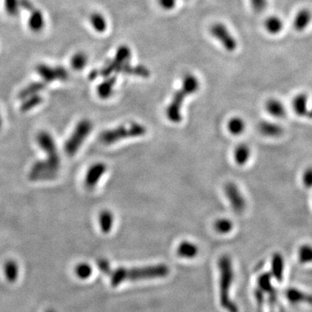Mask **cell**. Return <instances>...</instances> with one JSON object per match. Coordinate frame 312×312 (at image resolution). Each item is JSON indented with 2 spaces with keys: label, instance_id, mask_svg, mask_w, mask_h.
I'll return each mask as SVG.
<instances>
[{
  "label": "cell",
  "instance_id": "1",
  "mask_svg": "<svg viewBox=\"0 0 312 312\" xmlns=\"http://www.w3.org/2000/svg\"><path fill=\"white\" fill-rule=\"evenodd\" d=\"M96 264L101 271L109 277L113 287L119 286L123 282L161 279L169 274L168 266L162 264L143 267H119L117 269H112L106 259H98Z\"/></svg>",
  "mask_w": 312,
  "mask_h": 312
},
{
  "label": "cell",
  "instance_id": "2",
  "mask_svg": "<svg viewBox=\"0 0 312 312\" xmlns=\"http://www.w3.org/2000/svg\"><path fill=\"white\" fill-rule=\"evenodd\" d=\"M199 88H200V83L195 75L192 74L185 75L182 81L181 89L174 93L173 99L166 109V114L168 120L174 123L181 122L182 120L181 108L184 103L185 98L193 93L197 92Z\"/></svg>",
  "mask_w": 312,
  "mask_h": 312
},
{
  "label": "cell",
  "instance_id": "3",
  "mask_svg": "<svg viewBox=\"0 0 312 312\" xmlns=\"http://www.w3.org/2000/svg\"><path fill=\"white\" fill-rule=\"evenodd\" d=\"M220 269V300L221 306L228 312H239L237 304L230 297V290L233 281V269L230 257L223 255L219 259Z\"/></svg>",
  "mask_w": 312,
  "mask_h": 312
},
{
  "label": "cell",
  "instance_id": "4",
  "mask_svg": "<svg viewBox=\"0 0 312 312\" xmlns=\"http://www.w3.org/2000/svg\"><path fill=\"white\" fill-rule=\"evenodd\" d=\"M146 133H147V128L142 124L138 123H130L103 131L100 134V141L104 144L109 145L120 142L126 138L142 136Z\"/></svg>",
  "mask_w": 312,
  "mask_h": 312
},
{
  "label": "cell",
  "instance_id": "5",
  "mask_svg": "<svg viewBox=\"0 0 312 312\" xmlns=\"http://www.w3.org/2000/svg\"><path fill=\"white\" fill-rule=\"evenodd\" d=\"M93 129V124L88 119L80 121L75 125L72 134L68 138L64 145V151L69 156H74L81 148L84 141L89 136Z\"/></svg>",
  "mask_w": 312,
  "mask_h": 312
},
{
  "label": "cell",
  "instance_id": "6",
  "mask_svg": "<svg viewBox=\"0 0 312 312\" xmlns=\"http://www.w3.org/2000/svg\"><path fill=\"white\" fill-rule=\"evenodd\" d=\"M36 142L38 144L39 148L46 153L47 158L45 161H47L52 166L60 169L61 159L53 136L47 131L39 132L36 135Z\"/></svg>",
  "mask_w": 312,
  "mask_h": 312
},
{
  "label": "cell",
  "instance_id": "7",
  "mask_svg": "<svg viewBox=\"0 0 312 312\" xmlns=\"http://www.w3.org/2000/svg\"><path fill=\"white\" fill-rule=\"evenodd\" d=\"M131 56V51L129 48L127 46H121L117 50L116 54L114 56V59L110 64H107L103 70H101V75L104 77L110 76L113 72H120L127 70L128 66H126V64Z\"/></svg>",
  "mask_w": 312,
  "mask_h": 312
},
{
  "label": "cell",
  "instance_id": "8",
  "mask_svg": "<svg viewBox=\"0 0 312 312\" xmlns=\"http://www.w3.org/2000/svg\"><path fill=\"white\" fill-rule=\"evenodd\" d=\"M59 169L47 161H38L31 166L29 171V179L32 181H50L56 178Z\"/></svg>",
  "mask_w": 312,
  "mask_h": 312
},
{
  "label": "cell",
  "instance_id": "9",
  "mask_svg": "<svg viewBox=\"0 0 312 312\" xmlns=\"http://www.w3.org/2000/svg\"><path fill=\"white\" fill-rule=\"evenodd\" d=\"M21 9L28 11L30 13L28 20V26L33 32H40L45 28V18L44 13L34 6L31 0H20Z\"/></svg>",
  "mask_w": 312,
  "mask_h": 312
},
{
  "label": "cell",
  "instance_id": "10",
  "mask_svg": "<svg viewBox=\"0 0 312 312\" xmlns=\"http://www.w3.org/2000/svg\"><path fill=\"white\" fill-rule=\"evenodd\" d=\"M210 32L215 38L217 39L220 45L229 52H233L238 47L237 40L234 38L226 25L217 23L211 26Z\"/></svg>",
  "mask_w": 312,
  "mask_h": 312
},
{
  "label": "cell",
  "instance_id": "11",
  "mask_svg": "<svg viewBox=\"0 0 312 312\" xmlns=\"http://www.w3.org/2000/svg\"><path fill=\"white\" fill-rule=\"evenodd\" d=\"M36 71L45 84H50L54 81H65L69 77L68 70L63 66L52 67L47 64H40L36 66Z\"/></svg>",
  "mask_w": 312,
  "mask_h": 312
},
{
  "label": "cell",
  "instance_id": "12",
  "mask_svg": "<svg viewBox=\"0 0 312 312\" xmlns=\"http://www.w3.org/2000/svg\"><path fill=\"white\" fill-rule=\"evenodd\" d=\"M225 193L231 204V208L234 212L241 213L244 212L246 206V201L240 192L237 185L233 182H228L225 185Z\"/></svg>",
  "mask_w": 312,
  "mask_h": 312
},
{
  "label": "cell",
  "instance_id": "13",
  "mask_svg": "<svg viewBox=\"0 0 312 312\" xmlns=\"http://www.w3.org/2000/svg\"><path fill=\"white\" fill-rule=\"evenodd\" d=\"M107 166L103 162L91 165L87 171L84 184L88 189H93L98 184L101 179L106 173Z\"/></svg>",
  "mask_w": 312,
  "mask_h": 312
},
{
  "label": "cell",
  "instance_id": "14",
  "mask_svg": "<svg viewBox=\"0 0 312 312\" xmlns=\"http://www.w3.org/2000/svg\"><path fill=\"white\" fill-rule=\"evenodd\" d=\"M271 279H272L271 273H262L258 279V284H259V290H262L265 294H267L270 304H274L277 302L278 294H277L275 288L273 287L272 284H271Z\"/></svg>",
  "mask_w": 312,
  "mask_h": 312
},
{
  "label": "cell",
  "instance_id": "15",
  "mask_svg": "<svg viewBox=\"0 0 312 312\" xmlns=\"http://www.w3.org/2000/svg\"><path fill=\"white\" fill-rule=\"evenodd\" d=\"M285 297L290 304H312V294L304 292L296 288H289L285 290Z\"/></svg>",
  "mask_w": 312,
  "mask_h": 312
},
{
  "label": "cell",
  "instance_id": "16",
  "mask_svg": "<svg viewBox=\"0 0 312 312\" xmlns=\"http://www.w3.org/2000/svg\"><path fill=\"white\" fill-rule=\"evenodd\" d=\"M258 129L260 134L266 137L276 138L279 137L284 133V129L279 124L267 121H262L259 123Z\"/></svg>",
  "mask_w": 312,
  "mask_h": 312
},
{
  "label": "cell",
  "instance_id": "17",
  "mask_svg": "<svg viewBox=\"0 0 312 312\" xmlns=\"http://www.w3.org/2000/svg\"><path fill=\"white\" fill-rule=\"evenodd\" d=\"M284 258L281 254L275 252L271 258V270L270 273L272 278L276 279L277 281L281 282L284 276Z\"/></svg>",
  "mask_w": 312,
  "mask_h": 312
},
{
  "label": "cell",
  "instance_id": "18",
  "mask_svg": "<svg viewBox=\"0 0 312 312\" xmlns=\"http://www.w3.org/2000/svg\"><path fill=\"white\" fill-rule=\"evenodd\" d=\"M311 11L308 9H302L298 11L294 18V28L296 31H303L308 27L309 23L311 22Z\"/></svg>",
  "mask_w": 312,
  "mask_h": 312
},
{
  "label": "cell",
  "instance_id": "19",
  "mask_svg": "<svg viewBox=\"0 0 312 312\" xmlns=\"http://www.w3.org/2000/svg\"><path fill=\"white\" fill-rule=\"evenodd\" d=\"M293 110L298 116H307L308 114V96L305 94H299L292 101Z\"/></svg>",
  "mask_w": 312,
  "mask_h": 312
},
{
  "label": "cell",
  "instance_id": "20",
  "mask_svg": "<svg viewBox=\"0 0 312 312\" xmlns=\"http://www.w3.org/2000/svg\"><path fill=\"white\" fill-rule=\"evenodd\" d=\"M5 278L9 283H15L20 276V266L15 260L9 259L4 265Z\"/></svg>",
  "mask_w": 312,
  "mask_h": 312
},
{
  "label": "cell",
  "instance_id": "21",
  "mask_svg": "<svg viewBox=\"0 0 312 312\" xmlns=\"http://www.w3.org/2000/svg\"><path fill=\"white\" fill-rule=\"evenodd\" d=\"M265 109L268 114L276 118H282L286 114V109L283 103L277 99H270L265 103Z\"/></svg>",
  "mask_w": 312,
  "mask_h": 312
},
{
  "label": "cell",
  "instance_id": "22",
  "mask_svg": "<svg viewBox=\"0 0 312 312\" xmlns=\"http://www.w3.org/2000/svg\"><path fill=\"white\" fill-rule=\"evenodd\" d=\"M198 252V246L189 241H183L177 247V254L184 259H193Z\"/></svg>",
  "mask_w": 312,
  "mask_h": 312
},
{
  "label": "cell",
  "instance_id": "23",
  "mask_svg": "<svg viewBox=\"0 0 312 312\" xmlns=\"http://www.w3.org/2000/svg\"><path fill=\"white\" fill-rule=\"evenodd\" d=\"M45 87H46V84L45 82L31 83V84H28L27 86L25 87L24 89H21V91L18 94V98L21 100H24L25 98L31 96V95H37L45 89Z\"/></svg>",
  "mask_w": 312,
  "mask_h": 312
},
{
  "label": "cell",
  "instance_id": "24",
  "mask_svg": "<svg viewBox=\"0 0 312 312\" xmlns=\"http://www.w3.org/2000/svg\"><path fill=\"white\" fill-rule=\"evenodd\" d=\"M250 156H251V149L245 143L239 144L236 148H234V161L240 166H243L248 162Z\"/></svg>",
  "mask_w": 312,
  "mask_h": 312
},
{
  "label": "cell",
  "instance_id": "25",
  "mask_svg": "<svg viewBox=\"0 0 312 312\" xmlns=\"http://www.w3.org/2000/svg\"><path fill=\"white\" fill-rule=\"evenodd\" d=\"M116 83L115 76H108L105 81L98 87V94L102 99H108L113 93L114 87Z\"/></svg>",
  "mask_w": 312,
  "mask_h": 312
},
{
  "label": "cell",
  "instance_id": "26",
  "mask_svg": "<svg viewBox=\"0 0 312 312\" xmlns=\"http://www.w3.org/2000/svg\"><path fill=\"white\" fill-rule=\"evenodd\" d=\"M99 225L103 233H109L114 225V215L109 210H103L99 215Z\"/></svg>",
  "mask_w": 312,
  "mask_h": 312
},
{
  "label": "cell",
  "instance_id": "27",
  "mask_svg": "<svg viewBox=\"0 0 312 312\" xmlns=\"http://www.w3.org/2000/svg\"><path fill=\"white\" fill-rule=\"evenodd\" d=\"M284 24L279 17L270 16L265 20V28L271 35H276L281 32Z\"/></svg>",
  "mask_w": 312,
  "mask_h": 312
},
{
  "label": "cell",
  "instance_id": "28",
  "mask_svg": "<svg viewBox=\"0 0 312 312\" xmlns=\"http://www.w3.org/2000/svg\"><path fill=\"white\" fill-rule=\"evenodd\" d=\"M89 22L92 25L93 29L98 33H103L107 30V21L104 16L99 12H93L89 17Z\"/></svg>",
  "mask_w": 312,
  "mask_h": 312
},
{
  "label": "cell",
  "instance_id": "29",
  "mask_svg": "<svg viewBox=\"0 0 312 312\" xmlns=\"http://www.w3.org/2000/svg\"><path fill=\"white\" fill-rule=\"evenodd\" d=\"M42 103L43 98L40 95V94L31 95V96H29V98H25L23 100L22 104L20 106V110L24 113L31 111V109L38 107Z\"/></svg>",
  "mask_w": 312,
  "mask_h": 312
},
{
  "label": "cell",
  "instance_id": "30",
  "mask_svg": "<svg viewBox=\"0 0 312 312\" xmlns=\"http://www.w3.org/2000/svg\"><path fill=\"white\" fill-rule=\"evenodd\" d=\"M228 131L233 135H240L245 131V121L241 119L240 117H232L231 120L227 123Z\"/></svg>",
  "mask_w": 312,
  "mask_h": 312
},
{
  "label": "cell",
  "instance_id": "31",
  "mask_svg": "<svg viewBox=\"0 0 312 312\" xmlns=\"http://www.w3.org/2000/svg\"><path fill=\"white\" fill-rule=\"evenodd\" d=\"M4 9L6 14L11 17H18L21 11L20 0H4Z\"/></svg>",
  "mask_w": 312,
  "mask_h": 312
},
{
  "label": "cell",
  "instance_id": "32",
  "mask_svg": "<svg viewBox=\"0 0 312 312\" xmlns=\"http://www.w3.org/2000/svg\"><path fill=\"white\" fill-rule=\"evenodd\" d=\"M87 63H88V56L86 54L81 52V51L76 52L70 60V64H71L73 70H77V71H80L84 69L87 65Z\"/></svg>",
  "mask_w": 312,
  "mask_h": 312
},
{
  "label": "cell",
  "instance_id": "33",
  "mask_svg": "<svg viewBox=\"0 0 312 312\" xmlns=\"http://www.w3.org/2000/svg\"><path fill=\"white\" fill-rule=\"evenodd\" d=\"M298 260L302 265L312 263V245H303L298 249Z\"/></svg>",
  "mask_w": 312,
  "mask_h": 312
},
{
  "label": "cell",
  "instance_id": "34",
  "mask_svg": "<svg viewBox=\"0 0 312 312\" xmlns=\"http://www.w3.org/2000/svg\"><path fill=\"white\" fill-rule=\"evenodd\" d=\"M233 228V224L231 220L226 218H221L216 220L215 223V231L221 234H226Z\"/></svg>",
  "mask_w": 312,
  "mask_h": 312
},
{
  "label": "cell",
  "instance_id": "35",
  "mask_svg": "<svg viewBox=\"0 0 312 312\" xmlns=\"http://www.w3.org/2000/svg\"><path fill=\"white\" fill-rule=\"evenodd\" d=\"M75 274L78 279H88L92 274V267L87 263H80L75 267Z\"/></svg>",
  "mask_w": 312,
  "mask_h": 312
},
{
  "label": "cell",
  "instance_id": "36",
  "mask_svg": "<svg viewBox=\"0 0 312 312\" xmlns=\"http://www.w3.org/2000/svg\"><path fill=\"white\" fill-rule=\"evenodd\" d=\"M302 182L308 189L312 188V167H308L304 171L302 176Z\"/></svg>",
  "mask_w": 312,
  "mask_h": 312
},
{
  "label": "cell",
  "instance_id": "37",
  "mask_svg": "<svg viewBox=\"0 0 312 312\" xmlns=\"http://www.w3.org/2000/svg\"><path fill=\"white\" fill-rule=\"evenodd\" d=\"M250 2L256 12H262L267 7V0H250Z\"/></svg>",
  "mask_w": 312,
  "mask_h": 312
},
{
  "label": "cell",
  "instance_id": "38",
  "mask_svg": "<svg viewBox=\"0 0 312 312\" xmlns=\"http://www.w3.org/2000/svg\"><path fill=\"white\" fill-rule=\"evenodd\" d=\"M160 6L166 11H170L174 8L176 5V0H158Z\"/></svg>",
  "mask_w": 312,
  "mask_h": 312
},
{
  "label": "cell",
  "instance_id": "39",
  "mask_svg": "<svg viewBox=\"0 0 312 312\" xmlns=\"http://www.w3.org/2000/svg\"><path fill=\"white\" fill-rule=\"evenodd\" d=\"M255 298H256L257 303L259 306H262L263 303L265 301V293L263 292L262 290H259V288L255 290Z\"/></svg>",
  "mask_w": 312,
  "mask_h": 312
},
{
  "label": "cell",
  "instance_id": "40",
  "mask_svg": "<svg viewBox=\"0 0 312 312\" xmlns=\"http://www.w3.org/2000/svg\"><path fill=\"white\" fill-rule=\"evenodd\" d=\"M307 116L309 117V119H312V103L311 108H310V109H309V111H308V114H307Z\"/></svg>",
  "mask_w": 312,
  "mask_h": 312
},
{
  "label": "cell",
  "instance_id": "41",
  "mask_svg": "<svg viewBox=\"0 0 312 312\" xmlns=\"http://www.w3.org/2000/svg\"><path fill=\"white\" fill-rule=\"evenodd\" d=\"M2 126H3V118H2V115H1V113H0V129L2 128Z\"/></svg>",
  "mask_w": 312,
  "mask_h": 312
},
{
  "label": "cell",
  "instance_id": "42",
  "mask_svg": "<svg viewBox=\"0 0 312 312\" xmlns=\"http://www.w3.org/2000/svg\"><path fill=\"white\" fill-rule=\"evenodd\" d=\"M45 312H56V310H55V309H47V310H46V311Z\"/></svg>",
  "mask_w": 312,
  "mask_h": 312
}]
</instances>
